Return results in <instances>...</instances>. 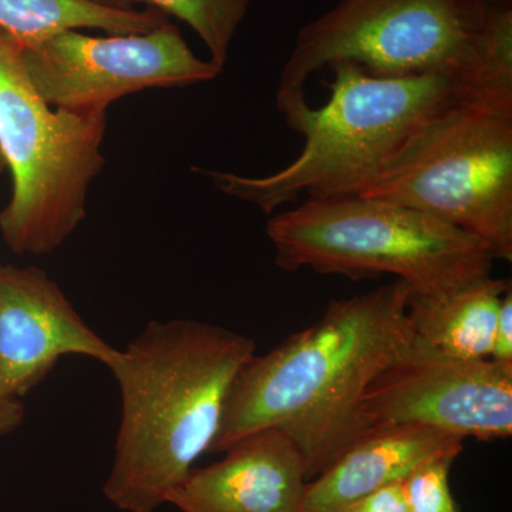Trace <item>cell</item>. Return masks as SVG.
I'll return each instance as SVG.
<instances>
[{
	"label": "cell",
	"instance_id": "1",
	"mask_svg": "<svg viewBox=\"0 0 512 512\" xmlns=\"http://www.w3.org/2000/svg\"><path fill=\"white\" fill-rule=\"evenodd\" d=\"M404 282L329 303L311 326L293 333L239 370L210 454L259 430H278L301 451L308 480L367 433V389L413 336Z\"/></svg>",
	"mask_w": 512,
	"mask_h": 512
},
{
	"label": "cell",
	"instance_id": "2",
	"mask_svg": "<svg viewBox=\"0 0 512 512\" xmlns=\"http://www.w3.org/2000/svg\"><path fill=\"white\" fill-rule=\"evenodd\" d=\"M255 340L194 319L151 322L110 370L121 421L104 495L124 512H156L210 454L229 390Z\"/></svg>",
	"mask_w": 512,
	"mask_h": 512
},
{
	"label": "cell",
	"instance_id": "3",
	"mask_svg": "<svg viewBox=\"0 0 512 512\" xmlns=\"http://www.w3.org/2000/svg\"><path fill=\"white\" fill-rule=\"evenodd\" d=\"M328 103L315 109L305 94L276 97V109L305 144L291 164L265 177L200 170L229 197L275 214L308 198L356 195L427 119L458 97L447 74L376 76L350 63L329 66Z\"/></svg>",
	"mask_w": 512,
	"mask_h": 512
},
{
	"label": "cell",
	"instance_id": "4",
	"mask_svg": "<svg viewBox=\"0 0 512 512\" xmlns=\"http://www.w3.org/2000/svg\"><path fill=\"white\" fill-rule=\"evenodd\" d=\"M266 235L286 272L375 279L393 275L412 293H437L490 275L481 239L397 202L343 195L308 198L271 215Z\"/></svg>",
	"mask_w": 512,
	"mask_h": 512
},
{
	"label": "cell",
	"instance_id": "5",
	"mask_svg": "<svg viewBox=\"0 0 512 512\" xmlns=\"http://www.w3.org/2000/svg\"><path fill=\"white\" fill-rule=\"evenodd\" d=\"M106 130L107 113L50 106L30 80L25 46L0 29V156L12 175L0 234L15 254H50L86 220Z\"/></svg>",
	"mask_w": 512,
	"mask_h": 512
},
{
	"label": "cell",
	"instance_id": "6",
	"mask_svg": "<svg viewBox=\"0 0 512 512\" xmlns=\"http://www.w3.org/2000/svg\"><path fill=\"white\" fill-rule=\"evenodd\" d=\"M356 195L429 214L511 262L512 109L457 97Z\"/></svg>",
	"mask_w": 512,
	"mask_h": 512
},
{
	"label": "cell",
	"instance_id": "7",
	"mask_svg": "<svg viewBox=\"0 0 512 512\" xmlns=\"http://www.w3.org/2000/svg\"><path fill=\"white\" fill-rule=\"evenodd\" d=\"M490 10L478 0H339L299 32L276 97L305 94L312 74L338 63L376 76L447 74L457 84Z\"/></svg>",
	"mask_w": 512,
	"mask_h": 512
},
{
	"label": "cell",
	"instance_id": "8",
	"mask_svg": "<svg viewBox=\"0 0 512 512\" xmlns=\"http://www.w3.org/2000/svg\"><path fill=\"white\" fill-rule=\"evenodd\" d=\"M25 64L50 106L80 114L107 113L128 94L211 82L222 72L192 52L171 20L136 35L66 30L25 49Z\"/></svg>",
	"mask_w": 512,
	"mask_h": 512
},
{
	"label": "cell",
	"instance_id": "9",
	"mask_svg": "<svg viewBox=\"0 0 512 512\" xmlns=\"http://www.w3.org/2000/svg\"><path fill=\"white\" fill-rule=\"evenodd\" d=\"M366 430L423 426L461 439L512 434V363L447 356L413 336L373 380Z\"/></svg>",
	"mask_w": 512,
	"mask_h": 512
},
{
	"label": "cell",
	"instance_id": "10",
	"mask_svg": "<svg viewBox=\"0 0 512 512\" xmlns=\"http://www.w3.org/2000/svg\"><path fill=\"white\" fill-rule=\"evenodd\" d=\"M70 355L111 370L121 350L84 322L43 269L0 264V393L22 400Z\"/></svg>",
	"mask_w": 512,
	"mask_h": 512
},
{
	"label": "cell",
	"instance_id": "11",
	"mask_svg": "<svg viewBox=\"0 0 512 512\" xmlns=\"http://www.w3.org/2000/svg\"><path fill=\"white\" fill-rule=\"evenodd\" d=\"M222 453L221 461L194 468L167 504L181 512H302L308 470L284 433L255 431Z\"/></svg>",
	"mask_w": 512,
	"mask_h": 512
},
{
	"label": "cell",
	"instance_id": "12",
	"mask_svg": "<svg viewBox=\"0 0 512 512\" xmlns=\"http://www.w3.org/2000/svg\"><path fill=\"white\" fill-rule=\"evenodd\" d=\"M464 439L423 426L367 431L305 487L302 512H345L386 485L404 483L434 458L458 457Z\"/></svg>",
	"mask_w": 512,
	"mask_h": 512
},
{
	"label": "cell",
	"instance_id": "13",
	"mask_svg": "<svg viewBox=\"0 0 512 512\" xmlns=\"http://www.w3.org/2000/svg\"><path fill=\"white\" fill-rule=\"evenodd\" d=\"M510 288V281L485 275L443 292H410L414 336L447 356L490 359L498 311Z\"/></svg>",
	"mask_w": 512,
	"mask_h": 512
},
{
	"label": "cell",
	"instance_id": "14",
	"mask_svg": "<svg viewBox=\"0 0 512 512\" xmlns=\"http://www.w3.org/2000/svg\"><path fill=\"white\" fill-rule=\"evenodd\" d=\"M170 18L156 9L121 10L89 0H0V29L25 49L66 30H101L107 35L153 32Z\"/></svg>",
	"mask_w": 512,
	"mask_h": 512
},
{
	"label": "cell",
	"instance_id": "15",
	"mask_svg": "<svg viewBox=\"0 0 512 512\" xmlns=\"http://www.w3.org/2000/svg\"><path fill=\"white\" fill-rule=\"evenodd\" d=\"M460 99L512 109V9H491L476 59L457 84Z\"/></svg>",
	"mask_w": 512,
	"mask_h": 512
},
{
	"label": "cell",
	"instance_id": "16",
	"mask_svg": "<svg viewBox=\"0 0 512 512\" xmlns=\"http://www.w3.org/2000/svg\"><path fill=\"white\" fill-rule=\"evenodd\" d=\"M134 6L160 10L168 18L187 23L200 37L211 62L224 69L239 26L249 9V0H131Z\"/></svg>",
	"mask_w": 512,
	"mask_h": 512
},
{
	"label": "cell",
	"instance_id": "17",
	"mask_svg": "<svg viewBox=\"0 0 512 512\" xmlns=\"http://www.w3.org/2000/svg\"><path fill=\"white\" fill-rule=\"evenodd\" d=\"M454 460L434 458L407 477L403 485L412 512H460L448 483Z\"/></svg>",
	"mask_w": 512,
	"mask_h": 512
},
{
	"label": "cell",
	"instance_id": "18",
	"mask_svg": "<svg viewBox=\"0 0 512 512\" xmlns=\"http://www.w3.org/2000/svg\"><path fill=\"white\" fill-rule=\"evenodd\" d=\"M345 512H412L403 483L386 485L350 505Z\"/></svg>",
	"mask_w": 512,
	"mask_h": 512
},
{
	"label": "cell",
	"instance_id": "19",
	"mask_svg": "<svg viewBox=\"0 0 512 512\" xmlns=\"http://www.w3.org/2000/svg\"><path fill=\"white\" fill-rule=\"evenodd\" d=\"M490 359L512 363V291L508 289L501 301L495 323L493 349Z\"/></svg>",
	"mask_w": 512,
	"mask_h": 512
},
{
	"label": "cell",
	"instance_id": "20",
	"mask_svg": "<svg viewBox=\"0 0 512 512\" xmlns=\"http://www.w3.org/2000/svg\"><path fill=\"white\" fill-rule=\"evenodd\" d=\"M25 416L26 409L22 400L3 396L0 393V437L18 429L25 420Z\"/></svg>",
	"mask_w": 512,
	"mask_h": 512
},
{
	"label": "cell",
	"instance_id": "21",
	"mask_svg": "<svg viewBox=\"0 0 512 512\" xmlns=\"http://www.w3.org/2000/svg\"><path fill=\"white\" fill-rule=\"evenodd\" d=\"M89 2L97 3V5L107 6V8L130 10L134 8L131 0H89Z\"/></svg>",
	"mask_w": 512,
	"mask_h": 512
},
{
	"label": "cell",
	"instance_id": "22",
	"mask_svg": "<svg viewBox=\"0 0 512 512\" xmlns=\"http://www.w3.org/2000/svg\"><path fill=\"white\" fill-rule=\"evenodd\" d=\"M490 9H512V0H478Z\"/></svg>",
	"mask_w": 512,
	"mask_h": 512
},
{
	"label": "cell",
	"instance_id": "23",
	"mask_svg": "<svg viewBox=\"0 0 512 512\" xmlns=\"http://www.w3.org/2000/svg\"><path fill=\"white\" fill-rule=\"evenodd\" d=\"M6 170L5 160H3L2 156H0V174Z\"/></svg>",
	"mask_w": 512,
	"mask_h": 512
}]
</instances>
